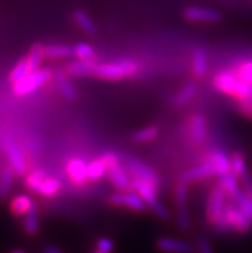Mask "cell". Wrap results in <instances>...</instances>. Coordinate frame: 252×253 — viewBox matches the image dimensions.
Listing matches in <instances>:
<instances>
[{"label":"cell","mask_w":252,"mask_h":253,"mask_svg":"<svg viewBox=\"0 0 252 253\" xmlns=\"http://www.w3.org/2000/svg\"><path fill=\"white\" fill-rule=\"evenodd\" d=\"M233 198L241 209V218L237 230L247 233L252 226V181L245 184V190H237Z\"/></svg>","instance_id":"cell-1"},{"label":"cell","mask_w":252,"mask_h":253,"mask_svg":"<svg viewBox=\"0 0 252 253\" xmlns=\"http://www.w3.org/2000/svg\"><path fill=\"white\" fill-rule=\"evenodd\" d=\"M131 186H133L134 192H137L143 198L146 205H148L151 209L153 210V212L158 217L165 218V220L169 218V211L165 209V206L161 205V202L157 198V188L146 183L143 180L137 179V177L131 180Z\"/></svg>","instance_id":"cell-2"},{"label":"cell","mask_w":252,"mask_h":253,"mask_svg":"<svg viewBox=\"0 0 252 253\" xmlns=\"http://www.w3.org/2000/svg\"><path fill=\"white\" fill-rule=\"evenodd\" d=\"M50 76L51 72L48 68L31 72V74L27 75L23 80L14 84V86H13L14 93H16L17 95H26V94H30L31 91L39 89V87L43 86L44 84L48 83Z\"/></svg>","instance_id":"cell-3"},{"label":"cell","mask_w":252,"mask_h":253,"mask_svg":"<svg viewBox=\"0 0 252 253\" xmlns=\"http://www.w3.org/2000/svg\"><path fill=\"white\" fill-rule=\"evenodd\" d=\"M225 193L227 192L220 184L215 186L212 189V193H211L207 207V216L210 218V221H212L214 224L219 220L224 209H225Z\"/></svg>","instance_id":"cell-4"},{"label":"cell","mask_w":252,"mask_h":253,"mask_svg":"<svg viewBox=\"0 0 252 253\" xmlns=\"http://www.w3.org/2000/svg\"><path fill=\"white\" fill-rule=\"evenodd\" d=\"M128 169L137 179H141L146 183L153 185L154 188L158 189V177H157L156 172H154L150 166L141 162V161L135 160V158H129L128 160Z\"/></svg>","instance_id":"cell-5"},{"label":"cell","mask_w":252,"mask_h":253,"mask_svg":"<svg viewBox=\"0 0 252 253\" xmlns=\"http://www.w3.org/2000/svg\"><path fill=\"white\" fill-rule=\"evenodd\" d=\"M185 18L193 22L212 23L220 21V13L211 8H201V6H189L184 12Z\"/></svg>","instance_id":"cell-6"},{"label":"cell","mask_w":252,"mask_h":253,"mask_svg":"<svg viewBox=\"0 0 252 253\" xmlns=\"http://www.w3.org/2000/svg\"><path fill=\"white\" fill-rule=\"evenodd\" d=\"M241 218V209L236 202H230L225 205L223 213L219 217L215 225L221 229H237Z\"/></svg>","instance_id":"cell-7"},{"label":"cell","mask_w":252,"mask_h":253,"mask_svg":"<svg viewBox=\"0 0 252 253\" xmlns=\"http://www.w3.org/2000/svg\"><path fill=\"white\" fill-rule=\"evenodd\" d=\"M157 248L165 253H192L195 251L193 244L189 242L174 239V238H160L157 241Z\"/></svg>","instance_id":"cell-8"},{"label":"cell","mask_w":252,"mask_h":253,"mask_svg":"<svg viewBox=\"0 0 252 253\" xmlns=\"http://www.w3.org/2000/svg\"><path fill=\"white\" fill-rule=\"evenodd\" d=\"M216 171H215L214 166L211 162H206V164H202L200 166H196L193 169H189V170L185 171L182 175L183 183H189V181H195V180H201L204 177L212 176L215 175Z\"/></svg>","instance_id":"cell-9"},{"label":"cell","mask_w":252,"mask_h":253,"mask_svg":"<svg viewBox=\"0 0 252 253\" xmlns=\"http://www.w3.org/2000/svg\"><path fill=\"white\" fill-rule=\"evenodd\" d=\"M6 154L9 158L10 167L17 175H25L27 171V166H26V161L23 158L22 153L19 151V148L13 143H9L6 145Z\"/></svg>","instance_id":"cell-10"},{"label":"cell","mask_w":252,"mask_h":253,"mask_svg":"<svg viewBox=\"0 0 252 253\" xmlns=\"http://www.w3.org/2000/svg\"><path fill=\"white\" fill-rule=\"evenodd\" d=\"M101 79H107V80H118L121 77H125V72L120 62L117 63H103L97 66L96 74Z\"/></svg>","instance_id":"cell-11"},{"label":"cell","mask_w":252,"mask_h":253,"mask_svg":"<svg viewBox=\"0 0 252 253\" xmlns=\"http://www.w3.org/2000/svg\"><path fill=\"white\" fill-rule=\"evenodd\" d=\"M67 171L71 179L77 184L84 183L88 177V165L85 161L80 160V158L71 160L67 165Z\"/></svg>","instance_id":"cell-12"},{"label":"cell","mask_w":252,"mask_h":253,"mask_svg":"<svg viewBox=\"0 0 252 253\" xmlns=\"http://www.w3.org/2000/svg\"><path fill=\"white\" fill-rule=\"evenodd\" d=\"M97 66L98 64L94 61H81V59H79V61L71 62L68 64L67 72L71 76H88V75L96 74Z\"/></svg>","instance_id":"cell-13"},{"label":"cell","mask_w":252,"mask_h":253,"mask_svg":"<svg viewBox=\"0 0 252 253\" xmlns=\"http://www.w3.org/2000/svg\"><path fill=\"white\" fill-rule=\"evenodd\" d=\"M208 162L212 164L215 171H216V175H219V176H223V175H225V173L232 171L230 160L220 151H216L214 152V153H211V156L208 157Z\"/></svg>","instance_id":"cell-14"},{"label":"cell","mask_w":252,"mask_h":253,"mask_svg":"<svg viewBox=\"0 0 252 253\" xmlns=\"http://www.w3.org/2000/svg\"><path fill=\"white\" fill-rule=\"evenodd\" d=\"M238 81H240V79L236 75L230 74V72H223L216 77L215 84H216L217 89L223 93L234 94Z\"/></svg>","instance_id":"cell-15"},{"label":"cell","mask_w":252,"mask_h":253,"mask_svg":"<svg viewBox=\"0 0 252 253\" xmlns=\"http://www.w3.org/2000/svg\"><path fill=\"white\" fill-rule=\"evenodd\" d=\"M108 173L111 181L117 186L118 189L126 190L131 185V180L129 179V175L120 165L108 170Z\"/></svg>","instance_id":"cell-16"},{"label":"cell","mask_w":252,"mask_h":253,"mask_svg":"<svg viewBox=\"0 0 252 253\" xmlns=\"http://www.w3.org/2000/svg\"><path fill=\"white\" fill-rule=\"evenodd\" d=\"M23 228L29 235H35L39 231V215L38 207L32 205L31 209L25 213V220H23Z\"/></svg>","instance_id":"cell-17"},{"label":"cell","mask_w":252,"mask_h":253,"mask_svg":"<svg viewBox=\"0 0 252 253\" xmlns=\"http://www.w3.org/2000/svg\"><path fill=\"white\" fill-rule=\"evenodd\" d=\"M230 165H232V172H234L238 177H241L243 181V184H247L251 181L249 176V172H247L246 164H245V160H243L242 154L236 153L230 160Z\"/></svg>","instance_id":"cell-18"},{"label":"cell","mask_w":252,"mask_h":253,"mask_svg":"<svg viewBox=\"0 0 252 253\" xmlns=\"http://www.w3.org/2000/svg\"><path fill=\"white\" fill-rule=\"evenodd\" d=\"M206 135V121L202 116L197 115L191 120V136L196 143H200Z\"/></svg>","instance_id":"cell-19"},{"label":"cell","mask_w":252,"mask_h":253,"mask_svg":"<svg viewBox=\"0 0 252 253\" xmlns=\"http://www.w3.org/2000/svg\"><path fill=\"white\" fill-rule=\"evenodd\" d=\"M55 81H57V85L61 90V93L63 94V96L68 100H75L77 98V91L75 89V86L71 84V81L68 80L67 77L64 76L63 74H57L55 75Z\"/></svg>","instance_id":"cell-20"},{"label":"cell","mask_w":252,"mask_h":253,"mask_svg":"<svg viewBox=\"0 0 252 253\" xmlns=\"http://www.w3.org/2000/svg\"><path fill=\"white\" fill-rule=\"evenodd\" d=\"M29 74H31V68H30V63L27 57L22 58L18 63L14 66V68L12 70L9 75V80L12 81L13 85L17 83H19L21 80H23Z\"/></svg>","instance_id":"cell-21"},{"label":"cell","mask_w":252,"mask_h":253,"mask_svg":"<svg viewBox=\"0 0 252 253\" xmlns=\"http://www.w3.org/2000/svg\"><path fill=\"white\" fill-rule=\"evenodd\" d=\"M75 54L74 48L68 45H49L44 48V55L48 58H67Z\"/></svg>","instance_id":"cell-22"},{"label":"cell","mask_w":252,"mask_h":253,"mask_svg":"<svg viewBox=\"0 0 252 253\" xmlns=\"http://www.w3.org/2000/svg\"><path fill=\"white\" fill-rule=\"evenodd\" d=\"M74 19L75 22L77 23V26H79L83 31H85L86 34H89V35H96L97 26L94 25L92 18H90L84 10H76V12L74 13Z\"/></svg>","instance_id":"cell-23"},{"label":"cell","mask_w":252,"mask_h":253,"mask_svg":"<svg viewBox=\"0 0 252 253\" xmlns=\"http://www.w3.org/2000/svg\"><path fill=\"white\" fill-rule=\"evenodd\" d=\"M32 199L31 197L22 194V196H18L12 201V205H10V209H12L13 213L16 215H25L26 212L29 211L32 207Z\"/></svg>","instance_id":"cell-24"},{"label":"cell","mask_w":252,"mask_h":253,"mask_svg":"<svg viewBox=\"0 0 252 253\" xmlns=\"http://www.w3.org/2000/svg\"><path fill=\"white\" fill-rule=\"evenodd\" d=\"M13 173H14V171L10 166L4 167L0 172V201L5 198L8 192H9L13 181Z\"/></svg>","instance_id":"cell-25"},{"label":"cell","mask_w":252,"mask_h":253,"mask_svg":"<svg viewBox=\"0 0 252 253\" xmlns=\"http://www.w3.org/2000/svg\"><path fill=\"white\" fill-rule=\"evenodd\" d=\"M193 71L198 77L203 76L207 71V57L202 49H197L193 54Z\"/></svg>","instance_id":"cell-26"},{"label":"cell","mask_w":252,"mask_h":253,"mask_svg":"<svg viewBox=\"0 0 252 253\" xmlns=\"http://www.w3.org/2000/svg\"><path fill=\"white\" fill-rule=\"evenodd\" d=\"M43 57H44V46L40 44H35L31 48V50H30V54L27 55L31 72H35V71L40 70Z\"/></svg>","instance_id":"cell-27"},{"label":"cell","mask_w":252,"mask_h":253,"mask_svg":"<svg viewBox=\"0 0 252 253\" xmlns=\"http://www.w3.org/2000/svg\"><path fill=\"white\" fill-rule=\"evenodd\" d=\"M124 207H128L134 211H144L146 202L137 192H128L124 194Z\"/></svg>","instance_id":"cell-28"},{"label":"cell","mask_w":252,"mask_h":253,"mask_svg":"<svg viewBox=\"0 0 252 253\" xmlns=\"http://www.w3.org/2000/svg\"><path fill=\"white\" fill-rule=\"evenodd\" d=\"M107 171L108 170H107V167H105L102 158L92 161V162L88 165V179H92V180L101 179V177H102Z\"/></svg>","instance_id":"cell-29"},{"label":"cell","mask_w":252,"mask_h":253,"mask_svg":"<svg viewBox=\"0 0 252 253\" xmlns=\"http://www.w3.org/2000/svg\"><path fill=\"white\" fill-rule=\"evenodd\" d=\"M220 185L225 189V192L229 193L230 196H234L237 190L240 189L238 188V176L230 171V172L220 176Z\"/></svg>","instance_id":"cell-30"},{"label":"cell","mask_w":252,"mask_h":253,"mask_svg":"<svg viewBox=\"0 0 252 253\" xmlns=\"http://www.w3.org/2000/svg\"><path fill=\"white\" fill-rule=\"evenodd\" d=\"M45 179H47V175H45L44 171L36 170L32 173H30L29 176H27V181H26V183H27V186H29L32 192L39 193V190H40V188H42Z\"/></svg>","instance_id":"cell-31"},{"label":"cell","mask_w":252,"mask_h":253,"mask_svg":"<svg viewBox=\"0 0 252 253\" xmlns=\"http://www.w3.org/2000/svg\"><path fill=\"white\" fill-rule=\"evenodd\" d=\"M59 188H61V183L57 179H54V177H47L40 190H39V193L44 197H51L57 194Z\"/></svg>","instance_id":"cell-32"},{"label":"cell","mask_w":252,"mask_h":253,"mask_svg":"<svg viewBox=\"0 0 252 253\" xmlns=\"http://www.w3.org/2000/svg\"><path fill=\"white\" fill-rule=\"evenodd\" d=\"M196 90H197V87H196L195 84H187V85L179 91L178 95H176V104H178V106H183V104H185L187 102H189V100L195 96Z\"/></svg>","instance_id":"cell-33"},{"label":"cell","mask_w":252,"mask_h":253,"mask_svg":"<svg viewBox=\"0 0 252 253\" xmlns=\"http://www.w3.org/2000/svg\"><path fill=\"white\" fill-rule=\"evenodd\" d=\"M75 55L81 61H93L96 57V51L89 44H79L74 48Z\"/></svg>","instance_id":"cell-34"},{"label":"cell","mask_w":252,"mask_h":253,"mask_svg":"<svg viewBox=\"0 0 252 253\" xmlns=\"http://www.w3.org/2000/svg\"><path fill=\"white\" fill-rule=\"evenodd\" d=\"M158 131H157L156 127H146L143 130H139L138 132H135L134 140L137 143H146V141L153 140L157 136Z\"/></svg>","instance_id":"cell-35"},{"label":"cell","mask_w":252,"mask_h":253,"mask_svg":"<svg viewBox=\"0 0 252 253\" xmlns=\"http://www.w3.org/2000/svg\"><path fill=\"white\" fill-rule=\"evenodd\" d=\"M237 96H240L242 99L246 100H252V84L243 83V81H238L236 87V91H234Z\"/></svg>","instance_id":"cell-36"},{"label":"cell","mask_w":252,"mask_h":253,"mask_svg":"<svg viewBox=\"0 0 252 253\" xmlns=\"http://www.w3.org/2000/svg\"><path fill=\"white\" fill-rule=\"evenodd\" d=\"M187 198H188V189L184 183L179 184L175 192V199L178 203V207H185L187 205Z\"/></svg>","instance_id":"cell-37"},{"label":"cell","mask_w":252,"mask_h":253,"mask_svg":"<svg viewBox=\"0 0 252 253\" xmlns=\"http://www.w3.org/2000/svg\"><path fill=\"white\" fill-rule=\"evenodd\" d=\"M178 224L179 228L182 230H188L189 225H191V220H189L188 211L185 207H179L178 209Z\"/></svg>","instance_id":"cell-38"},{"label":"cell","mask_w":252,"mask_h":253,"mask_svg":"<svg viewBox=\"0 0 252 253\" xmlns=\"http://www.w3.org/2000/svg\"><path fill=\"white\" fill-rule=\"evenodd\" d=\"M238 79L243 83L252 84V61L247 62L241 67L240 72H238Z\"/></svg>","instance_id":"cell-39"},{"label":"cell","mask_w":252,"mask_h":253,"mask_svg":"<svg viewBox=\"0 0 252 253\" xmlns=\"http://www.w3.org/2000/svg\"><path fill=\"white\" fill-rule=\"evenodd\" d=\"M97 248L99 251H103V252H111L113 251L115 246H113V242L109 239V238H101L98 242H97Z\"/></svg>","instance_id":"cell-40"},{"label":"cell","mask_w":252,"mask_h":253,"mask_svg":"<svg viewBox=\"0 0 252 253\" xmlns=\"http://www.w3.org/2000/svg\"><path fill=\"white\" fill-rule=\"evenodd\" d=\"M102 161L104 162L107 170H111L113 167L118 166V157L115 153H107L102 157Z\"/></svg>","instance_id":"cell-41"},{"label":"cell","mask_w":252,"mask_h":253,"mask_svg":"<svg viewBox=\"0 0 252 253\" xmlns=\"http://www.w3.org/2000/svg\"><path fill=\"white\" fill-rule=\"evenodd\" d=\"M120 64H121L122 68H124L125 76H133V75L138 71V66L133 61L125 59V61H120Z\"/></svg>","instance_id":"cell-42"},{"label":"cell","mask_w":252,"mask_h":253,"mask_svg":"<svg viewBox=\"0 0 252 253\" xmlns=\"http://www.w3.org/2000/svg\"><path fill=\"white\" fill-rule=\"evenodd\" d=\"M198 253H214L212 248H211V244L207 239L204 238H200L198 239Z\"/></svg>","instance_id":"cell-43"},{"label":"cell","mask_w":252,"mask_h":253,"mask_svg":"<svg viewBox=\"0 0 252 253\" xmlns=\"http://www.w3.org/2000/svg\"><path fill=\"white\" fill-rule=\"evenodd\" d=\"M111 202L112 205L122 206V207H124V194H122V193H115V194H112Z\"/></svg>","instance_id":"cell-44"},{"label":"cell","mask_w":252,"mask_h":253,"mask_svg":"<svg viewBox=\"0 0 252 253\" xmlns=\"http://www.w3.org/2000/svg\"><path fill=\"white\" fill-rule=\"evenodd\" d=\"M43 252L44 253H63L58 250V248L53 247V246H47V247H44V251H43Z\"/></svg>","instance_id":"cell-45"},{"label":"cell","mask_w":252,"mask_h":253,"mask_svg":"<svg viewBox=\"0 0 252 253\" xmlns=\"http://www.w3.org/2000/svg\"><path fill=\"white\" fill-rule=\"evenodd\" d=\"M10 253H26V252L23 250H16V251H13V252H10Z\"/></svg>","instance_id":"cell-46"},{"label":"cell","mask_w":252,"mask_h":253,"mask_svg":"<svg viewBox=\"0 0 252 253\" xmlns=\"http://www.w3.org/2000/svg\"><path fill=\"white\" fill-rule=\"evenodd\" d=\"M94 253H108V252H103V251H99V250H97L96 252H94Z\"/></svg>","instance_id":"cell-47"}]
</instances>
